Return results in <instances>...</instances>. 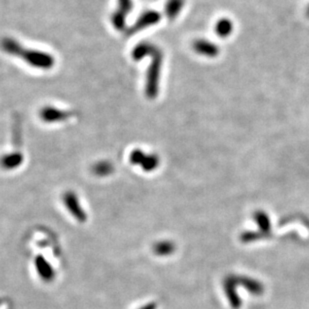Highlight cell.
Segmentation results:
<instances>
[{
	"label": "cell",
	"instance_id": "obj_8",
	"mask_svg": "<svg viewBox=\"0 0 309 309\" xmlns=\"http://www.w3.org/2000/svg\"><path fill=\"white\" fill-rule=\"evenodd\" d=\"M23 162V156L19 152H12L9 154H5L0 159V165L2 168L11 170L20 166Z\"/></svg>",
	"mask_w": 309,
	"mask_h": 309
},
{
	"label": "cell",
	"instance_id": "obj_16",
	"mask_svg": "<svg viewBox=\"0 0 309 309\" xmlns=\"http://www.w3.org/2000/svg\"><path fill=\"white\" fill-rule=\"evenodd\" d=\"M169 245L166 243H158L155 245V252L158 254H163V253H168L169 251Z\"/></svg>",
	"mask_w": 309,
	"mask_h": 309
},
{
	"label": "cell",
	"instance_id": "obj_4",
	"mask_svg": "<svg viewBox=\"0 0 309 309\" xmlns=\"http://www.w3.org/2000/svg\"><path fill=\"white\" fill-rule=\"evenodd\" d=\"M130 162L134 165H140L145 171H152L157 168L159 158L155 154H145L140 149H135L130 154Z\"/></svg>",
	"mask_w": 309,
	"mask_h": 309
},
{
	"label": "cell",
	"instance_id": "obj_18",
	"mask_svg": "<svg viewBox=\"0 0 309 309\" xmlns=\"http://www.w3.org/2000/svg\"><path fill=\"white\" fill-rule=\"evenodd\" d=\"M307 15H308V17H309V6H308V8H307Z\"/></svg>",
	"mask_w": 309,
	"mask_h": 309
},
{
	"label": "cell",
	"instance_id": "obj_11",
	"mask_svg": "<svg viewBox=\"0 0 309 309\" xmlns=\"http://www.w3.org/2000/svg\"><path fill=\"white\" fill-rule=\"evenodd\" d=\"M214 30L219 37H228L233 31V23L228 18H221L216 22Z\"/></svg>",
	"mask_w": 309,
	"mask_h": 309
},
{
	"label": "cell",
	"instance_id": "obj_17",
	"mask_svg": "<svg viewBox=\"0 0 309 309\" xmlns=\"http://www.w3.org/2000/svg\"><path fill=\"white\" fill-rule=\"evenodd\" d=\"M141 309H143V307H142ZM144 309H153V308H152V305H148V306H146Z\"/></svg>",
	"mask_w": 309,
	"mask_h": 309
},
{
	"label": "cell",
	"instance_id": "obj_3",
	"mask_svg": "<svg viewBox=\"0 0 309 309\" xmlns=\"http://www.w3.org/2000/svg\"><path fill=\"white\" fill-rule=\"evenodd\" d=\"M161 19L160 13L155 10H147L143 12L138 19L135 21V23L126 31V35L131 36L133 34L139 32L149 26L157 24Z\"/></svg>",
	"mask_w": 309,
	"mask_h": 309
},
{
	"label": "cell",
	"instance_id": "obj_1",
	"mask_svg": "<svg viewBox=\"0 0 309 309\" xmlns=\"http://www.w3.org/2000/svg\"><path fill=\"white\" fill-rule=\"evenodd\" d=\"M1 48L8 54L20 57L29 65L39 69H50L54 65V58L51 54L41 50L27 49L17 40L5 37L1 40Z\"/></svg>",
	"mask_w": 309,
	"mask_h": 309
},
{
	"label": "cell",
	"instance_id": "obj_10",
	"mask_svg": "<svg viewBox=\"0 0 309 309\" xmlns=\"http://www.w3.org/2000/svg\"><path fill=\"white\" fill-rule=\"evenodd\" d=\"M184 3H185L184 0H167L164 7L166 17L169 20L175 19L182 10Z\"/></svg>",
	"mask_w": 309,
	"mask_h": 309
},
{
	"label": "cell",
	"instance_id": "obj_13",
	"mask_svg": "<svg viewBox=\"0 0 309 309\" xmlns=\"http://www.w3.org/2000/svg\"><path fill=\"white\" fill-rule=\"evenodd\" d=\"M111 21H112V24L115 27V29L121 31L125 28V25H126V15H124L118 11H115V12H113V14L111 16Z\"/></svg>",
	"mask_w": 309,
	"mask_h": 309
},
{
	"label": "cell",
	"instance_id": "obj_14",
	"mask_svg": "<svg viewBox=\"0 0 309 309\" xmlns=\"http://www.w3.org/2000/svg\"><path fill=\"white\" fill-rule=\"evenodd\" d=\"M132 0H118V8L116 11L127 16V14L132 10Z\"/></svg>",
	"mask_w": 309,
	"mask_h": 309
},
{
	"label": "cell",
	"instance_id": "obj_7",
	"mask_svg": "<svg viewBox=\"0 0 309 309\" xmlns=\"http://www.w3.org/2000/svg\"><path fill=\"white\" fill-rule=\"evenodd\" d=\"M64 202L67 206L68 210H69L73 216L75 218H77L78 220L83 221L85 219V215L83 210L80 208L81 206L78 203V199L76 197V195L73 192H67L64 195Z\"/></svg>",
	"mask_w": 309,
	"mask_h": 309
},
{
	"label": "cell",
	"instance_id": "obj_15",
	"mask_svg": "<svg viewBox=\"0 0 309 309\" xmlns=\"http://www.w3.org/2000/svg\"><path fill=\"white\" fill-rule=\"evenodd\" d=\"M36 265H37V269H38V272L40 271V273H41V275H43V276H47V278H49V275H50V273H51V269H50V267H49V265L47 264V263H45V262H41L40 260L36 263Z\"/></svg>",
	"mask_w": 309,
	"mask_h": 309
},
{
	"label": "cell",
	"instance_id": "obj_6",
	"mask_svg": "<svg viewBox=\"0 0 309 309\" xmlns=\"http://www.w3.org/2000/svg\"><path fill=\"white\" fill-rule=\"evenodd\" d=\"M193 49L199 55L205 57H216L219 53V47L213 42L205 39H197L193 42Z\"/></svg>",
	"mask_w": 309,
	"mask_h": 309
},
{
	"label": "cell",
	"instance_id": "obj_5",
	"mask_svg": "<svg viewBox=\"0 0 309 309\" xmlns=\"http://www.w3.org/2000/svg\"><path fill=\"white\" fill-rule=\"evenodd\" d=\"M71 112L66 110H60L58 108H55L53 106H46L41 109L40 111V117L43 121L52 123V122H60L67 120L69 117H71Z\"/></svg>",
	"mask_w": 309,
	"mask_h": 309
},
{
	"label": "cell",
	"instance_id": "obj_12",
	"mask_svg": "<svg viewBox=\"0 0 309 309\" xmlns=\"http://www.w3.org/2000/svg\"><path fill=\"white\" fill-rule=\"evenodd\" d=\"M92 170H93V173H95L98 176H106L112 172L113 167L109 162L102 161V162L95 164Z\"/></svg>",
	"mask_w": 309,
	"mask_h": 309
},
{
	"label": "cell",
	"instance_id": "obj_2",
	"mask_svg": "<svg viewBox=\"0 0 309 309\" xmlns=\"http://www.w3.org/2000/svg\"><path fill=\"white\" fill-rule=\"evenodd\" d=\"M149 57L151 58V62L146 73L145 94L149 99H154L157 97L159 91L163 55L161 50L156 47Z\"/></svg>",
	"mask_w": 309,
	"mask_h": 309
},
{
	"label": "cell",
	"instance_id": "obj_9",
	"mask_svg": "<svg viewBox=\"0 0 309 309\" xmlns=\"http://www.w3.org/2000/svg\"><path fill=\"white\" fill-rule=\"evenodd\" d=\"M157 46H155L154 44L150 43V42H140L139 44H137L133 50H132V58L136 61H139L141 60L142 58L146 57V56H149L156 48Z\"/></svg>",
	"mask_w": 309,
	"mask_h": 309
}]
</instances>
